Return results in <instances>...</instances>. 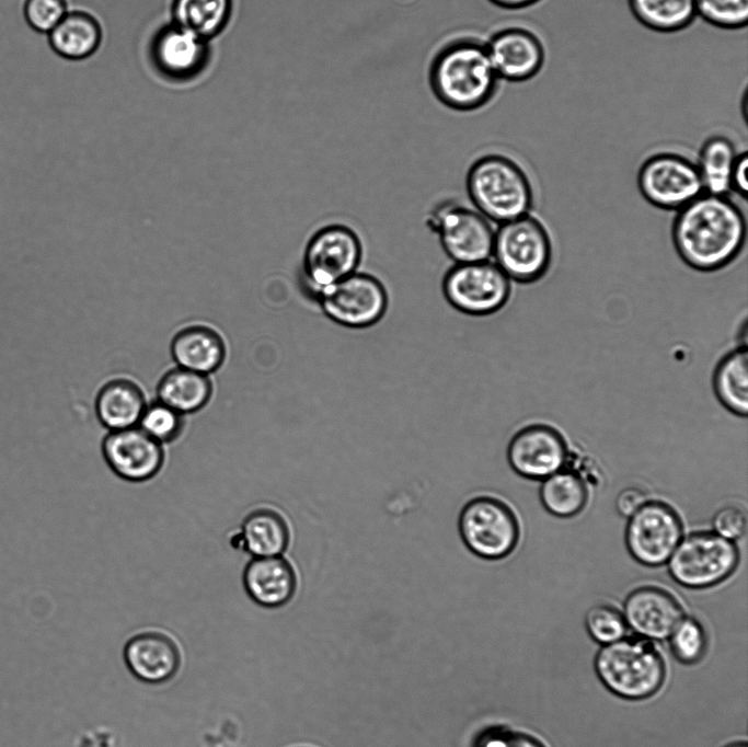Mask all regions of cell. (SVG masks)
<instances>
[{
    "instance_id": "6da1fadb",
    "label": "cell",
    "mask_w": 748,
    "mask_h": 747,
    "mask_svg": "<svg viewBox=\"0 0 748 747\" xmlns=\"http://www.w3.org/2000/svg\"><path fill=\"white\" fill-rule=\"evenodd\" d=\"M746 220L727 196L702 193L679 209L672 241L682 261L701 272L733 262L746 241Z\"/></svg>"
},
{
    "instance_id": "7a4b0ae2",
    "label": "cell",
    "mask_w": 748,
    "mask_h": 747,
    "mask_svg": "<svg viewBox=\"0 0 748 747\" xmlns=\"http://www.w3.org/2000/svg\"><path fill=\"white\" fill-rule=\"evenodd\" d=\"M499 81L485 42L474 37L446 43L428 68V83L435 99L458 113L477 112L491 103Z\"/></svg>"
},
{
    "instance_id": "3957f363",
    "label": "cell",
    "mask_w": 748,
    "mask_h": 747,
    "mask_svg": "<svg viewBox=\"0 0 748 747\" xmlns=\"http://www.w3.org/2000/svg\"><path fill=\"white\" fill-rule=\"evenodd\" d=\"M465 188L474 208L498 223L528 215L533 203L527 174L516 161L502 153L475 158L467 171Z\"/></svg>"
},
{
    "instance_id": "277c9868",
    "label": "cell",
    "mask_w": 748,
    "mask_h": 747,
    "mask_svg": "<svg viewBox=\"0 0 748 747\" xmlns=\"http://www.w3.org/2000/svg\"><path fill=\"white\" fill-rule=\"evenodd\" d=\"M595 670L601 683L625 700L654 696L666 678V664L658 648L646 639L622 637L603 645L596 654Z\"/></svg>"
},
{
    "instance_id": "5b68a950",
    "label": "cell",
    "mask_w": 748,
    "mask_h": 747,
    "mask_svg": "<svg viewBox=\"0 0 748 747\" xmlns=\"http://www.w3.org/2000/svg\"><path fill=\"white\" fill-rule=\"evenodd\" d=\"M364 246L358 233L344 223L317 229L308 239L300 266V285L311 300L359 271Z\"/></svg>"
},
{
    "instance_id": "8992f818",
    "label": "cell",
    "mask_w": 748,
    "mask_h": 747,
    "mask_svg": "<svg viewBox=\"0 0 748 747\" xmlns=\"http://www.w3.org/2000/svg\"><path fill=\"white\" fill-rule=\"evenodd\" d=\"M736 542L714 531L698 530L683 536L667 561L668 573L679 585L704 589L727 579L737 568Z\"/></svg>"
},
{
    "instance_id": "52a82bcc",
    "label": "cell",
    "mask_w": 748,
    "mask_h": 747,
    "mask_svg": "<svg viewBox=\"0 0 748 747\" xmlns=\"http://www.w3.org/2000/svg\"><path fill=\"white\" fill-rule=\"evenodd\" d=\"M458 530L467 549L487 561L508 556L520 538L515 512L507 503L491 495L473 497L463 505Z\"/></svg>"
},
{
    "instance_id": "ba28073f",
    "label": "cell",
    "mask_w": 748,
    "mask_h": 747,
    "mask_svg": "<svg viewBox=\"0 0 748 747\" xmlns=\"http://www.w3.org/2000/svg\"><path fill=\"white\" fill-rule=\"evenodd\" d=\"M492 258L510 280L533 283L550 267V235L544 226L529 215L499 223L494 234Z\"/></svg>"
},
{
    "instance_id": "9c48e42d",
    "label": "cell",
    "mask_w": 748,
    "mask_h": 747,
    "mask_svg": "<svg viewBox=\"0 0 748 747\" xmlns=\"http://www.w3.org/2000/svg\"><path fill=\"white\" fill-rule=\"evenodd\" d=\"M426 223L453 264L491 260L495 229L475 208L444 200L428 211Z\"/></svg>"
},
{
    "instance_id": "30bf717a",
    "label": "cell",
    "mask_w": 748,
    "mask_h": 747,
    "mask_svg": "<svg viewBox=\"0 0 748 747\" xmlns=\"http://www.w3.org/2000/svg\"><path fill=\"white\" fill-rule=\"evenodd\" d=\"M441 291L457 311L471 317H486L507 303L511 280L491 260L453 264L442 277Z\"/></svg>"
},
{
    "instance_id": "8fae6325",
    "label": "cell",
    "mask_w": 748,
    "mask_h": 747,
    "mask_svg": "<svg viewBox=\"0 0 748 747\" xmlns=\"http://www.w3.org/2000/svg\"><path fill=\"white\" fill-rule=\"evenodd\" d=\"M315 302L332 322L348 329H366L385 315L389 294L378 277L357 271L323 291Z\"/></svg>"
},
{
    "instance_id": "7c38bea8",
    "label": "cell",
    "mask_w": 748,
    "mask_h": 747,
    "mask_svg": "<svg viewBox=\"0 0 748 747\" xmlns=\"http://www.w3.org/2000/svg\"><path fill=\"white\" fill-rule=\"evenodd\" d=\"M682 537L683 525L679 514L659 499H647L628 518L624 530L629 554L648 567L667 563Z\"/></svg>"
},
{
    "instance_id": "4fadbf2b",
    "label": "cell",
    "mask_w": 748,
    "mask_h": 747,
    "mask_svg": "<svg viewBox=\"0 0 748 747\" xmlns=\"http://www.w3.org/2000/svg\"><path fill=\"white\" fill-rule=\"evenodd\" d=\"M637 184L648 203L664 209H680L704 191L697 165L672 152L647 158L640 168Z\"/></svg>"
},
{
    "instance_id": "5bb4252c",
    "label": "cell",
    "mask_w": 748,
    "mask_h": 747,
    "mask_svg": "<svg viewBox=\"0 0 748 747\" xmlns=\"http://www.w3.org/2000/svg\"><path fill=\"white\" fill-rule=\"evenodd\" d=\"M507 461L519 476L542 481L565 468L567 444L553 426L534 423L514 434L507 446Z\"/></svg>"
},
{
    "instance_id": "9a60e30c",
    "label": "cell",
    "mask_w": 748,
    "mask_h": 747,
    "mask_svg": "<svg viewBox=\"0 0 748 747\" xmlns=\"http://www.w3.org/2000/svg\"><path fill=\"white\" fill-rule=\"evenodd\" d=\"M101 452L113 473L131 483L151 480L165 461L164 446L138 426L107 432Z\"/></svg>"
},
{
    "instance_id": "2e32d148",
    "label": "cell",
    "mask_w": 748,
    "mask_h": 747,
    "mask_svg": "<svg viewBox=\"0 0 748 747\" xmlns=\"http://www.w3.org/2000/svg\"><path fill=\"white\" fill-rule=\"evenodd\" d=\"M493 68L502 81L531 80L542 69L544 46L537 34L521 26L496 30L485 42Z\"/></svg>"
},
{
    "instance_id": "e0dca14e",
    "label": "cell",
    "mask_w": 748,
    "mask_h": 747,
    "mask_svg": "<svg viewBox=\"0 0 748 747\" xmlns=\"http://www.w3.org/2000/svg\"><path fill=\"white\" fill-rule=\"evenodd\" d=\"M123 657L130 674L148 685L172 680L182 665L179 644L168 633L157 630L131 635L124 645Z\"/></svg>"
},
{
    "instance_id": "ac0fdd59",
    "label": "cell",
    "mask_w": 748,
    "mask_h": 747,
    "mask_svg": "<svg viewBox=\"0 0 748 747\" xmlns=\"http://www.w3.org/2000/svg\"><path fill=\"white\" fill-rule=\"evenodd\" d=\"M623 617L638 636L665 640L683 618V609L672 594L649 585L633 589L626 596Z\"/></svg>"
},
{
    "instance_id": "d6986e66",
    "label": "cell",
    "mask_w": 748,
    "mask_h": 747,
    "mask_svg": "<svg viewBox=\"0 0 748 747\" xmlns=\"http://www.w3.org/2000/svg\"><path fill=\"white\" fill-rule=\"evenodd\" d=\"M209 41L174 23L163 26L153 37L151 58L168 78L186 80L197 76L209 58Z\"/></svg>"
},
{
    "instance_id": "ffe728a7",
    "label": "cell",
    "mask_w": 748,
    "mask_h": 747,
    "mask_svg": "<svg viewBox=\"0 0 748 747\" xmlns=\"http://www.w3.org/2000/svg\"><path fill=\"white\" fill-rule=\"evenodd\" d=\"M242 584L253 602L274 609L285 606L294 597L297 575L292 564L283 555L252 558L243 570Z\"/></svg>"
},
{
    "instance_id": "44dd1931",
    "label": "cell",
    "mask_w": 748,
    "mask_h": 747,
    "mask_svg": "<svg viewBox=\"0 0 748 747\" xmlns=\"http://www.w3.org/2000/svg\"><path fill=\"white\" fill-rule=\"evenodd\" d=\"M234 539L252 558L277 556L288 549L290 528L278 509L263 505L245 515Z\"/></svg>"
},
{
    "instance_id": "7402d4cb",
    "label": "cell",
    "mask_w": 748,
    "mask_h": 747,
    "mask_svg": "<svg viewBox=\"0 0 748 747\" xmlns=\"http://www.w3.org/2000/svg\"><path fill=\"white\" fill-rule=\"evenodd\" d=\"M147 404L138 383L128 378H113L99 389L94 407L99 422L110 432L137 426Z\"/></svg>"
},
{
    "instance_id": "603a6c76",
    "label": "cell",
    "mask_w": 748,
    "mask_h": 747,
    "mask_svg": "<svg viewBox=\"0 0 748 747\" xmlns=\"http://www.w3.org/2000/svg\"><path fill=\"white\" fill-rule=\"evenodd\" d=\"M171 355L177 367L209 376L221 367L226 346L216 331L193 325L173 337Z\"/></svg>"
},
{
    "instance_id": "cb8c5ba5",
    "label": "cell",
    "mask_w": 748,
    "mask_h": 747,
    "mask_svg": "<svg viewBox=\"0 0 748 747\" xmlns=\"http://www.w3.org/2000/svg\"><path fill=\"white\" fill-rule=\"evenodd\" d=\"M50 48L68 60H82L93 55L102 42L100 22L89 12L68 11L47 34Z\"/></svg>"
},
{
    "instance_id": "d4e9b609",
    "label": "cell",
    "mask_w": 748,
    "mask_h": 747,
    "mask_svg": "<svg viewBox=\"0 0 748 747\" xmlns=\"http://www.w3.org/2000/svg\"><path fill=\"white\" fill-rule=\"evenodd\" d=\"M212 391L208 375L176 366L159 380L157 400L186 416L203 410L211 400Z\"/></svg>"
},
{
    "instance_id": "484cf974",
    "label": "cell",
    "mask_w": 748,
    "mask_h": 747,
    "mask_svg": "<svg viewBox=\"0 0 748 747\" xmlns=\"http://www.w3.org/2000/svg\"><path fill=\"white\" fill-rule=\"evenodd\" d=\"M713 390L720 403L730 413L746 417L748 413V352L738 347L725 355L713 375Z\"/></svg>"
},
{
    "instance_id": "4316f807",
    "label": "cell",
    "mask_w": 748,
    "mask_h": 747,
    "mask_svg": "<svg viewBox=\"0 0 748 747\" xmlns=\"http://www.w3.org/2000/svg\"><path fill=\"white\" fill-rule=\"evenodd\" d=\"M539 497L544 509L557 518L578 515L588 502V489L582 475L563 468L541 481Z\"/></svg>"
},
{
    "instance_id": "83f0119b",
    "label": "cell",
    "mask_w": 748,
    "mask_h": 747,
    "mask_svg": "<svg viewBox=\"0 0 748 747\" xmlns=\"http://www.w3.org/2000/svg\"><path fill=\"white\" fill-rule=\"evenodd\" d=\"M736 157L733 141L725 136L714 135L703 142L695 165L705 193L726 196Z\"/></svg>"
},
{
    "instance_id": "f1b7e54d",
    "label": "cell",
    "mask_w": 748,
    "mask_h": 747,
    "mask_svg": "<svg viewBox=\"0 0 748 747\" xmlns=\"http://www.w3.org/2000/svg\"><path fill=\"white\" fill-rule=\"evenodd\" d=\"M232 0H173V23L209 41L223 31Z\"/></svg>"
},
{
    "instance_id": "f546056e",
    "label": "cell",
    "mask_w": 748,
    "mask_h": 747,
    "mask_svg": "<svg viewBox=\"0 0 748 747\" xmlns=\"http://www.w3.org/2000/svg\"><path fill=\"white\" fill-rule=\"evenodd\" d=\"M634 19L657 33H676L689 27L697 18L694 0H629Z\"/></svg>"
},
{
    "instance_id": "4dcf8cb0",
    "label": "cell",
    "mask_w": 748,
    "mask_h": 747,
    "mask_svg": "<svg viewBox=\"0 0 748 747\" xmlns=\"http://www.w3.org/2000/svg\"><path fill=\"white\" fill-rule=\"evenodd\" d=\"M137 426L164 446L181 437L185 429V415L156 400L148 402Z\"/></svg>"
},
{
    "instance_id": "1f68e13d",
    "label": "cell",
    "mask_w": 748,
    "mask_h": 747,
    "mask_svg": "<svg viewBox=\"0 0 748 747\" xmlns=\"http://www.w3.org/2000/svg\"><path fill=\"white\" fill-rule=\"evenodd\" d=\"M669 646L675 658L684 665L700 662L707 647L703 625L694 618H682L669 636Z\"/></svg>"
},
{
    "instance_id": "d6a6232c",
    "label": "cell",
    "mask_w": 748,
    "mask_h": 747,
    "mask_svg": "<svg viewBox=\"0 0 748 747\" xmlns=\"http://www.w3.org/2000/svg\"><path fill=\"white\" fill-rule=\"evenodd\" d=\"M697 18L722 30H740L748 23V0H694Z\"/></svg>"
},
{
    "instance_id": "836d02e7",
    "label": "cell",
    "mask_w": 748,
    "mask_h": 747,
    "mask_svg": "<svg viewBox=\"0 0 748 747\" xmlns=\"http://www.w3.org/2000/svg\"><path fill=\"white\" fill-rule=\"evenodd\" d=\"M585 627L597 643L607 645L624 637L626 622L623 613L611 605H596L585 616Z\"/></svg>"
},
{
    "instance_id": "e575fe53",
    "label": "cell",
    "mask_w": 748,
    "mask_h": 747,
    "mask_svg": "<svg viewBox=\"0 0 748 747\" xmlns=\"http://www.w3.org/2000/svg\"><path fill=\"white\" fill-rule=\"evenodd\" d=\"M23 16L34 31L48 34L67 14V0H24Z\"/></svg>"
},
{
    "instance_id": "d590c367",
    "label": "cell",
    "mask_w": 748,
    "mask_h": 747,
    "mask_svg": "<svg viewBox=\"0 0 748 747\" xmlns=\"http://www.w3.org/2000/svg\"><path fill=\"white\" fill-rule=\"evenodd\" d=\"M473 747H546L531 734L507 726L494 725L482 729L474 738Z\"/></svg>"
},
{
    "instance_id": "8d00e7d4",
    "label": "cell",
    "mask_w": 748,
    "mask_h": 747,
    "mask_svg": "<svg viewBox=\"0 0 748 747\" xmlns=\"http://www.w3.org/2000/svg\"><path fill=\"white\" fill-rule=\"evenodd\" d=\"M712 527L718 536L736 542L747 530L746 512L737 505H725L718 508L712 517Z\"/></svg>"
},
{
    "instance_id": "74e56055",
    "label": "cell",
    "mask_w": 748,
    "mask_h": 747,
    "mask_svg": "<svg viewBox=\"0 0 748 747\" xmlns=\"http://www.w3.org/2000/svg\"><path fill=\"white\" fill-rule=\"evenodd\" d=\"M647 495L643 489L630 485L622 489L615 498V509L624 518L633 515L646 501Z\"/></svg>"
},
{
    "instance_id": "f35d334b",
    "label": "cell",
    "mask_w": 748,
    "mask_h": 747,
    "mask_svg": "<svg viewBox=\"0 0 748 747\" xmlns=\"http://www.w3.org/2000/svg\"><path fill=\"white\" fill-rule=\"evenodd\" d=\"M732 189L746 198L748 192V154H737L732 172Z\"/></svg>"
},
{
    "instance_id": "ab89813d",
    "label": "cell",
    "mask_w": 748,
    "mask_h": 747,
    "mask_svg": "<svg viewBox=\"0 0 748 747\" xmlns=\"http://www.w3.org/2000/svg\"><path fill=\"white\" fill-rule=\"evenodd\" d=\"M491 4L497 9H503L507 11H517L527 9L539 3L541 0H487Z\"/></svg>"
},
{
    "instance_id": "60d3db41",
    "label": "cell",
    "mask_w": 748,
    "mask_h": 747,
    "mask_svg": "<svg viewBox=\"0 0 748 747\" xmlns=\"http://www.w3.org/2000/svg\"><path fill=\"white\" fill-rule=\"evenodd\" d=\"M724 747H748V745L746 742H735V743L728 744Z\"/></svg>"
}]
</instances>
